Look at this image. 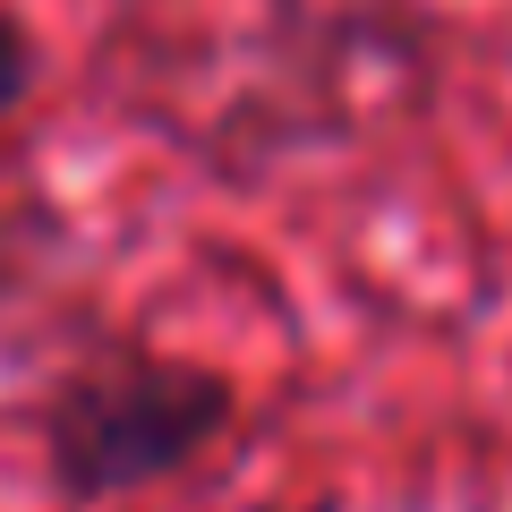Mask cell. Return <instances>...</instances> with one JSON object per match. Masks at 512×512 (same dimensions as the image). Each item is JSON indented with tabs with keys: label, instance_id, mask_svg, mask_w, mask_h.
<instances>
[{
	"label": "cell",
	"instance_id": "obj_1",
	"mask_svg": "<svg viewBox=\"0 0 512 512\" xmlns=\"http://www.w3.org/2000/svg\"><path fill=\"white\" fill-rule=\"evenodd\" d=\"M222 419H231L222 376L120 359L52 402V470L69 495H120V487H146V478L197 461Z\"/></svg>",
	"mask_w": 512,
	"mask_h": 512
},
{
	"label": "cell",
	"instance_id": "obj_2",
	"mask_svg": "<svg viewBox=\"0 0 512 512\" xmlns=\"http://www.w3.org/2000/svg\"><path fill=\"white\" fill-rule=\"evenodd\" d=\"M35 77H43V52H35V35H26L9 9H0V120L35 94Z\"/></svg>",
	"mask_w": 512,
	"mask_h": 512
}]
</instances>
